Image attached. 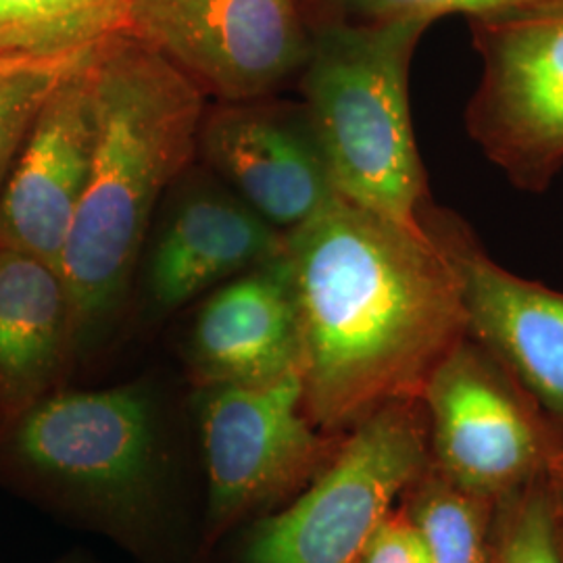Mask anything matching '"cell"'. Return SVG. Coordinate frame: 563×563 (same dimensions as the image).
I'll return each mask as SVG.
<instances>
[{
	"label": "cell",
	"mask_w": 563,
	"mask_h": 563,
	"mask_svg": "<svg viewBox=\"0 0 563 563\" xmlns=\"http://www.w3.org/2000/svg\"><path fill=\"white\" fill-rule=\"evenodd\" d=\"M544 484H547V493H549L555 549L560 555V563H563V451L558 453V457L544 472Z\"/></svg>",
	"instance_id": "obj_22"
},
{
	"label": "cell",
	"mask_w": 563,
	"mask_h": 563,
	"mask_svg": "<svg viewBox=\"0 0 563 563\" xmlns=\"http://www.w3.org/2000/svg\"><path fill=\"white\" fill-rule=\"evenodd\" d=\"M197 411L211 532L305 488L344 437L325 434L307 418L301 369L260 386H205Z\"/></svg>",
	"instance_id": "obj_7"
},
{
	"label": "cell",
	"mask_w": 563,
	"mask_h": 563,
	"mask_svg": "<svg viewBox=\"0 0 563 563\" xmlns=\"http://www.w3.org/2000/svg\"><path fill=\"white\" fill-rule=\"evenodd\" d=\"M90 76L92 165L59 265L74 332L118 307L153 211L195 157L202 123L201 88L130 34L90 51Z\"/></svg>",
	"instance_id": "obj_2"
},
{
	"label": "cell",
	"mask_w": 563,
	"mask_h": 563,
	"mask_svg": "<svg viewBox=\"0 0 563 563\" xmlns=\"http://www.w3.org/2000/svg\"><path fill=\"white\" fill-rule=\"evenodd\" d=\"M128 0H0V57L71 59L123 34Z\"/></svg>",
	"instance_id": "obj_16"
},
{
	"label": "cell",
	"mask_w": 563,
	"mask_h": 563,
	"mask_svg": "<svg viewBox=\"0 0 563 563\" xmlns=\"http://www.w3.org/2000/svg\"><path fill=\"white\" fill-rule=\"evenodd\" d=\"M497 504L449 481L430 460L401 497L430 563L495 562Z\"/></svg>",
	"instance_id": "obj_17"
},
{
	"label": "cell",
	"mask_w": 563,
	"mask_h": 563,
	"mask_svg": "<svg viewBox=\"0 0 563 563\" xmlns=\"http://www.w3.org/2000/svg\"><path fill=\"white\" fill-rule=\"evenodd\" d=\"M42 63H53V60L11 59V57H0V78H7V76H11V74H18L21 69H27V67H34V65H42Z\"/></svg>",
	"instance_id": "obj_23"
},
{
	"label": "cell",
	"mask_w": 563,
	"mask_h": 563,
	"mask_svg": "<svg viewBox=\"0 0 563 563\" xmlns=\"http://www.w3.org/2000/svg\"><path fill=\"white\" fill-rule=\"evenodd\" d=\"M493 563H560L544 476L499 499Z\"/></svg>",
	"instance_id": "obj_19"
},
{
	"label": "cell",
	"mask_w": 563,
	"mask_h": 563,
	"mask_svg": "<svg viewBox=\"0 0 563 563\" xmlns=\"http://www.w3.org/2000/svg\"><path fill=\"white\" fill-rule=\"evenodd\" d=\"M467 21L483 71L465 130L516 188L543 192L563 167V0Z\"/></svg>",
	"instance_id": "obj_5"
},
{
	"label": "cell",
	"mask_w": 563,
	"mask_h": 563,
	"mask_svg": "<svg viewBox=\"0 0 563 563\" xmlns=\"http://www.w3.org/2000/svg\"><path fill=\"white\" fill-rule=\"evenodd\" d=\"M284 234L239 195L199 184L178 197L148 255L151 297L174 309L282 255Z\"/></svg>",
	"instance_id": "obj_14"
},
{
	"label": "cell",
	"mask_w": 563,
	"mask_h": 563,
	"mask_svg": "<svg viewBox=\"0 0 563 563\" xmlns=\"http://www.w3.org/2000/svg\"><path fill=\"white\" fill-rule=\"evenodd\" d=\"M71 334L59 269L0 244V407L9 418L44 397Z\"/></svg>",
	"instance_id": "obj_15"
},
{
	"label": "cell",
	"mask_w": 563,
	"mask_h": 563,
	"mask_svg": "<svg viewBox=\"0 0 563 563\" xmlns=\"http://www.w3.org/2000/svg\"><path fill=\"white\" fill-rule=\"evenodd\" d=\"M301 332L302 407L342 437L384 405L422 399L467 336L460 282L426 234L336 197L284 234Z\"/></svg>",
	"instance_id": "obj_1"
},
{
	"label": "cell",
	"mask_w": 563,
	"mask_h": 563,
	"mask_svg": "<svg viewBox=\"0 0 563 563\" xmlns=\"http://www.w3.org/2000/svg\"><path fill=\"white\" fill-rule=\"evenodd\" d=\"M422 402L430 463L486 499L543 478L563 451L562 428L470 336L434 369Z\"/></svg>",
	"instance_id": "obj_6"
},
{
	"label": "cell",
	"mask_w": 563,
	"mask_h": 563,
	"mask_svg": "<svg viewBox=\"0 0 563 563\" xmlns=\"http://www.w3.org/2000/svg\"><path fill=\"white\" fill-rule=\"evenodd\" d=\"M21 462L104 504H130L153 467V411L139 388L44 395L15 426Z\"/></svg>",
	"instance_id": "obj_10"
},
{
	"label": "cell",
	"mask_w": 563,
	"mask_h": 563,
	"mask_svg": "<svg viewBox=\"0 0 563 563\" xmlns=\"http://www.w3.org/2000/svg\"><path fill=\"white\" fill-rule=\"evenodd\" d=\"M430 23H322L302 65V109L342 201L422 234L432 202L409 109V71Z\"/></svg>",
	"instance_id": "obj_3"
},
{
	"label": "cell",
	"mask_w": 563,
	"mask_h": 563,
	"mask_svg": "<svg viewBox=\"0 0 563 563\" xmlns=\"http://www.w3.org/2000/svg\"><path fill=\"white\" fill-rule=\"evenodd\" d=\"M84 55V53H81ZM42 63L0 78V190L60 74L78 59Z\"/></svg>",
	"instance_id": "obj_20"
},
{
	"label": "cell",
	"mask_w": 563,
	"mask_h": 563,
	"mask_svg": "<svg viewBox=\"0 0 563 563\" xmlns=\"http://www.w3.org/2000/svg\"><path fill=\"white\" fill-rule=\"evenodd\" d=\"M422 223L460 282L467 336L504 363L563 430V292L505 269L446 207L430 202Z\"/></svg>",
	"instance_id": "obj_9"
},
{
	"label": "cell",
	"mask_w": 563,
	"mask_h": 563,
	"mask_svg": "<svg viewBox=\"0 0 563 563\" xmlns=\"http://www.w3.org/2000/svg\"><path fill=\"white\" fill-rule=\"evenodd\" d=\"M123 34L225 102L255 101L301 74L311 46L302 0H128Z\"/></svg>",
	"instance_id": "obj_8"
},
{
	"label": "cell",
	"mask_w": 563,
	"mask_h": 563,
	"mask_svg": "<svg viewBox=\"0 0 563 563\" xmlns=\"http://www.w3.org/2000/svg\"><path fill=\"white\" fill-rule=\"evenodd\" d=\"M199 142L234 195L282 234L339 197L302 104L225 102L202 120Z\"/></svg>",
	"instance_id": "obj_12"
},
{
	"label": "cell",
	"mask_w": 563,
	"mask_h": 563,
	"mask_svg": "<svg viewBox=\"0 0 563 563\" xmlns=\"http://www.w3.org/2000/svg\"><path fill=\"white\" fill-rule=\"evenodd\" d=\"M422 399L393 401L342 437L299 499L263 520L244 563H360L402 493L428 465Z\"/></svg>",
	"instance_id": "obj_4"
},
{
	"label": "cell",
	"mask_w": 563,
	"mask_h": 563,
	"mask_svg": "<svg viewBox=\"0 0 563 563\" xmlns=\"http://www.w3.org/2000/svg\"><path fill=\"white\" fill-rule=\"evenodd\" d=\"M90 51L60 74L0 190V244L57 269L90 178L97 136Z\"/></svg>",
	"instance_id": "obj_11"
},
{
	"label": "cell",
	"mask_w": 563,
	"mask_h": 563,
	"mask_svg": "<svg viewBox=\"0 0 563 563\" xmlns=\"http://www.w3.org/2000/svg\"><path fill=\"white\" fill-rule=\"evenodd\" d=\"M541 0H302L309 27L322 23H390L426 21L446 15L476 20L484 15L534 4Z\"/></svg>",
	"instance_id": "obj_18"
},
{
	"label": "cell",
	"mask_w": 563,
	"mask_h": 563,
	"mask_svg": "<svg viewBox=\"0 0 563 563\" xmlns=\"http://www.w3.org/2000/svg\"><path fill=\"white\" fill-rule=\"evenodd\" d=\"M360 563H430L422 534L401 505L384 518Z\"/></svg>",
	"instance_id": "obj_21"
},
{
	"label": "cell",
	"mask_w": 563,
	"mask_h": 563,
	"mask_svg": "<svg viewBox=\"0 0 563 563\" xmlns=\"http://www.w3.org/2000/svg\"><path fill=\"white\" fill-rule=\"evenodd\" d=\"M192 365L205 386H260L301 369L299 316L284 251L202 305Z\"/></svg>",
	"instance_id": "obj_13"
}]
</instances>
